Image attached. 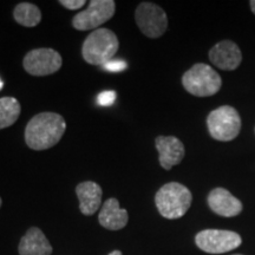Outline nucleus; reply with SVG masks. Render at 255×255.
<instances>
[{"label":"nucleus","mask_w":255,"mask_h":255,"mask_svg":"<svg viewBox=\"0 0 255 255\" xmlns=\"http://www.w3.org/2000/svg\"><path fill=\"white\" fill-rule=\"evenodd\" d=\"M65 130V120L59 114L40 113L27 123L25 142L33 150H46L60 141Z\"/></svg>","instance_id":"1"},{"label":"nucleus","mask_w":255,"mask_h":255,"mask_svg":"<svg viewBox=\"0 0 255 255\" xmlns=\"http://www.w3.org/2000/svg\"><path fill=\"white\" fill-rule=\"evenodd\" d=\"M193 195L186 186L178 182H169L156 193L155 203L159 214L169 220L180 219L190 208Z\"/></svg>","instance_id":"2"},{"label":"nucleus","mask_w":255,"mask_h":255,"mask_svg":"<svg viewBox=\"0 0 255 255\" xmlns=\"http://www.w3.org/2000/svg\"><path fill=\"white\" fill-rule=\"evenodd\" d=\"M120 41L116 34L109 28H97L87 37L82 47L85 62L91 65H103L114 59L119 51Z\"/></svg>","instance_id":"3"},{"label":"nucleus","mask_w":255,"mask_h":255,"mask_svg":"<svg viewBox=\"0 0 255 255\" xmlns=\"http://www.w3.org/2000/svg\"><path fill=\"white\" fill-rule=\"evenodd\" d=\"M183 88L196 97H209L218 94L222 85L220 75L208 64H195L182 77Z\"/></svg>","instance_id":"4"},{"label":"nucleus","mask_w":255,"mask_h":255,"mask_svg":"<svg viewBox=\"0 0 255 255\" xmlns=\"http://www.w3.org/2000/svg\"><path fill=\"white\" fill-rule=\"evenodd\" d=\"M207 127L210 136L216 141L229 142L241 131V117L234 108L223 105L208 115Z\"/></svg>","instance_id":"5"},{"label":"nucleus","mask_w":255,"mask_h":255,"mask_svg":"<svg viewBox=\"0 0 255 255\" xmlns=\"http://www.w3.org/2000/svg\"><path fill=\"white\" fill-rule=\"evenodd\" d=\"M135 19L142 33L149 38H159L168 28L167 13L152 2H141L136 8Z\"/></svg>","instance_id":"6"},{"label":"nucleus","mask_w":255,"mask_h":255,"mask_svg":"<svg viewBox=\"0 0 255 255\" xmlns=\"http://www.w3.org/2000/svg\"><path fill=\"white\" fill-rule=\"evenodd\" d=\"M242 239L238 233L221 229H206L197 233L195 244L201 251L209 254H222L231 252L241 245Z\"/></svg>","instance_id":"7"},{"label":"nucleus","mask_w":255,"mask_h":255,"mask_svg":"<svg viewBox=\"0 0 255 255\" xmlns=\"http://www.w3.org/2000/svg\"><path fill=\"white\" fill-rule=\"evenodd\" d=\"M116 4L113 0H92L85 11L73 17L72 25L76 30L88 31L100 27L114 17Z\"/></svg>","instance_id":"8"},{"label":"nucleus","mask_w":255,"mask_h":255,"mask_svg":"<svg viewBox=\"0 0 255 255\" xmlns=\"http://www.w3.org/2000/svg\"><path fill=\"white\" fill-rule=\"evenodd\" d=\"M62 56L53 49H36L25 56L23 65L25 71L36 77L52 75L62 68Z\"/></svg>","instance_id":"9"},{"label":"nucleus","mask_w":255,"mask_h":255,"mask_svg":"<svg viewBox=\"0 0 255 255\" xmlns=\"http://www.w3.org/2000/svg\"><path fill=\"white\" fill-rule=\"evenodd\" d=\"M209 59L216 68L233 71L238 69L242 62V53L234 41L222 40L209 51Z\"/></svg>","instance_id":"10"},{"label":"nucleus","mask_w":255,"mask_h":255,"mask_svg":"<svg viewBox=\"0 0 255 255\" xmlns=\"http://www.w3.org/2000/svg\"><path fill=\"white\" fill-rule=\"evenodd\" d=\"M156 149L159 154V164L165 170H170L174 165L182 161L186 154L183 143L174 136L156 137Z\"/></svg>","instance_id":"11"},{"label":"nucleus","mask_w":255,"mask_h":255,"mask_svg":"<svg viewBox=\"0 0 255 255\" xmlns=\"http://www.w3.org/2000/svg\"><path fill=\"white\" fill-rule=\"evenodd\" d=\"M208 206L209 208L220 216L225 218H233L242 212L241 201L237 199L234 195L225 188H215L208 195Z\"/></svg>","instance_id":"12"},{"label":"nucleus","mask_w":255,"mask_h":255,"mask_svg":"<svg viewBox=\"0 0 255 255\" xmlns=\"http://www.w3.org/2000/svg\"><path fill=\"white\" fill-rule=\"evenodd\" d=\"M129 215L126 209L121 208L117 199H109L104 202L102 207L98 221L102 227L110 229V231H120L127 226Z\"/></svg>","instance_id":"13"},{"label":"nucleus","mask_w":255,"mask_h":255,"mask_svg":"<svg viewBox=\"0 0 255 255\" xmlns=\"http://www.w3.org/2000/svg\"><path fill=\"white\" fill-rule=\"evenodd\" d=\"M20 255H51L52 246L39 228L32 227L19 242Z\"/></svg>","instance_id":"14"},{"label":"nucleus","mask_w":255,"mask_h":255,"mask_svg":"<svg viewBox=\"0 0 255 255\" xmlns=\"http://www.w3.org/2000/svg\"><path fill=\"white\" fill-rule=\"evenodd\" d=\"M79 200V209L84 215H94L101 207L102 188L92 181L79 183L76 188Z\"/></svg>","instance_id":"15"},{"label":"nucleus","mask_w":255,"mask_h":255,"mask_svg":"<svg viewBox=\"0 0 255 255\" xmlns=\"http://www.w3.org/2000/svg\"><path fill=\"white\" fill-rule=\"evenodd\" d=\"M13 17L18 24L25 27L37 26L41 20V12L38 6L31 2H20L15 6Z\"/></svg>","instance_id":"16"},{"label":"nucleus","mask_w":255,"mask_h":255,"mask_svg":"<svg viewBox=\"0 0 255 255\" xmlns=\"http://www.w3.org/2000/svg\"><path fill=\"white\" fill-rule=\"evenodd\" d=\"M20 111V103L14 97L0 98V129H5L17 122Z\"/></svg>","instance_id":"17"},{"label":"nucleus","mask_w":255,"mask_h":255,"mask_svg":"<svg viewBox=\"0 0 255 255\" xmlns=\"http://www.w3.org/2000/svg\"><path fill=\"white\" fill-rule=\"evenodd\" d=\"M128 68V64L122 59H111L102 65V69L109 72H121Z\"/></svg>","instance_id":"18"},{"label":"nucleus","mask_w":255,"mask_h":255,"mask_svg":"<svg viewBox=\"0 0 255 255\" xmlns=\"http://www.w3.org/2000/svg\"><path fill=\"white\" fill-rule=\"evenodd\" d=\"M115 100H116V92L113 90H108L100 94L98 96V104L102 107H110L114 104Z\"/></svg>","instance_id":"19"},{"label":"nucleus","mask_w":255,"mask_h":255,"mask_svg":"<svg viewBox=\"0 0 255 255\" xmlns=\"http://www.w3.org/2000/svg\"><path fill=\"white\" fill-rule=\"evenodd\" d=\"M59 4L69 9H78L85 5V1L84 0H60Z\"/></svg>","instance_id":"20"},{"label":"nucleus","mask_w":255,"mask_h":255,"mask_svg":"<svg viewBox=\"0 0 255 255\" xmlns=\"http://www.w3.org/2000/svg\"><path fill=\"white\" fill-rule=\"evenodd\" d=\"M250 5H251V9L252 12L255 14V0H251L250 1Z\"/></svg>","instance_id":"21"},{"label":"nucleus","mask_w":255,"mask_h":255,"mask_svg":"<svg viewBox=\"0 0 255 255\" xmlns=\"http://www.w3.org/2000/svg\"><path fill=\"white\" fill-rule=\"evenodd\" d=\"M108 255H122V252H121V251H114V252H111V253L108 254Z\"/></svg>","instance_id":"22"},{"label":"nucleus","mask_w":255,"mask_h":255,"mask_svg":"<svg viewBox=\"0 0 255 255\" xmlns=\"http://www.w3.org/2000/svg\"><path fill=\"white\" fill-rule=\"evenodd\" d=\"M2 87H4V84H2L1 79H0V91H1V89H2Z\"/></svg>","instance_id":"23"},{"label":"nucleus","mask_w":255,"mask_h":255,"mask_svg":"<svg viewBox=\"0 0 255 255\" xmlns=\"http://www.w3.org/2000/svg\"><path fill=\"white\" fill-rule=\"evenodd\" d=\"M1 203H2V201H1V197H0V207H1Z\"/></svg>","instance_id":"24"},{"label":"nucleus","mask_w":255,"mask_h":255,"mask_svg":"<svg viewBox=\"0 0 255 255\" xmlns=\"http://www.w3.org/2000/svg\"><path fill=\"white\" fill-rule=\"evenodd\" d=\"M234 255H242V254H234Z\"/></svg>","instance_id":"25"}]
</instances>
